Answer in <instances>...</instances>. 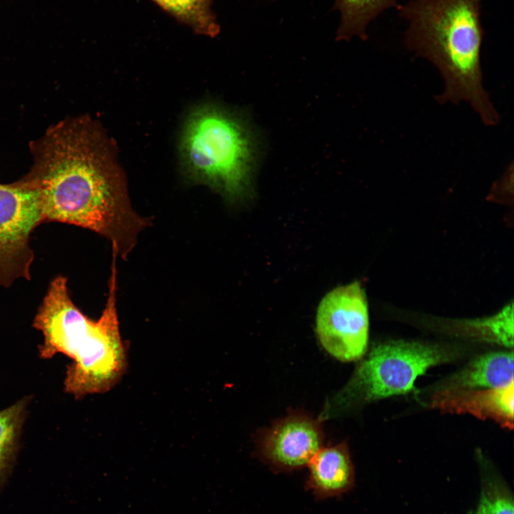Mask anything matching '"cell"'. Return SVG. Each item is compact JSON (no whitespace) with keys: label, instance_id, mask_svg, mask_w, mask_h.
<instances>
[{"label":"cell","instance_id":"9c48e42d","mask_svg":"<svg viewBox=\"0 0 514 514\" xmlns=\"http://www.w3.org/2000/svg\"><path fill=\"white\" fill-rule=\"evenodd\" d=\"M513 383L496 389H446L437 394L432 405L452 413H468L490 418L502 426L513 428Z\"/></svg>","mask_w":514,"mask_h":514},{"label":"cell","instance_id":"30bf717a","mask_svg":"<svg viewBox=\"0 0 514 514\" xmlns=\"http://www.w3.org/2000/svg\"><path fill=\"white\" fill-rule=\"evenodd\" d=\"M308 467L306 486L318 499L341 495L354 485L355 470L346 442L323 446Z\"/></svg>","mask_w":514,"mask_h":514},{"label":"cell","instance_id":"7c38bea8","mask_svg":"<svg viewBox=\"0 0 514 514\" xmlns=\"http://www.w3.org/2000/svg\"><path fill=\"white\" fill-rule=\"evenodd\" d=\"M398 4V0H336V7L341 13L337 39L349 40L357 36L366 40L369 24L385 11L396 9Z\"/></svg>","mask_w":514,"mask_h":514},{"label":"cell","instance_id":"5bb4252c","mask_svg":"<svg viewBox=\"0 0 514 514\" xmlns=\"http://www.w3.org/2000/svg\"><path fill=\"white\" fill-rule=\"evenodd\" d=\"M29 398L0 411V488L4 484L16 457Z\"/></svg>","mask_w":514,"mask_h":514},{"label":"cell","instance_id":"6da1fadb","mask_svg":"<svg viewBox=\"0 0 514 514\" xmlns=\"http://www.w3.org/2000/svg\"><path fill=\"white\" fill-rule=\"evenodd\" d=\"M33 164L19 180L39 196L44 222H61L104 236L126 260L151 223L132 207L108 138L87 116L67 118L30 143Z\"/></svg>","mask_w":514,"mask_h":514},{"label":"cell","instance_id":"3957f363","mask_svg":"<svg viewBox=\"0 0 514 514\" xmlns=\"http://www.w3.org/2000/svg\"><path fill=\"white\" fill-rule=\"evenodd\" d=\"M245 115L214 102L187 116L179 143L186 176L230 201L247 196L257 166L259 143Z\"/></svg>","mask_w":514,"mask_h":514},{"label":"cell","instance_id":"277c9868","mask_svg":"<svg viewBox=\"0 0 514 514\" xmlns=\"http://www.w3.org/2000/svg\"><path fill=\"white\" fill-rule=\"evenodd\" d=\"M453 353L438 346L394 341L373 348L343 391L345 401L368 402L414 388L416 378Z\"/></svg>","mask_w":514,"mask_h":514},{"label":"cell","instance_id":"8fae6325","mask_svg":"<svg viewBox=\"0 0 514 514\" xmlns=\"http://www.w3.org/2000/svg\"><path fill=\"white\" fill-rule=\"evenodd\" d=\"M513 383V352L480 356L453 378L447 389L502 388Z\"/></svg>","mask_w":514,"mask_h":514},{"label":"cell","instance_id":"7a4b0ae2","mask_svg":"<svg viewBox=\"0 0 514 514\" xmlns=\"http://www.w3.org/2000/svg\"><path fill=\"white\" fill-rule=\"evenodd\" d=\"M482 1L408 0L396 9L407 22L406 48L433 64L443 78L438 102H468L485 125L495 126L499 115L483 86Z\"/></svg>","mask_w":514,"mask_h":514},{"label":"cell","instance_id":"2e32d148","mask_svg":"<svg viewBox=\"0 0 514 514\" xmlns=\"http://www.w3.org/2000/svg\"><path fill=\"white\" fill-rule=\"evenodd\" d=\"M467 514H514L513 499L508 486L498 479H485L477 506Z\"/></svg>","mask_w":514,"mask_h":514},{"label":"cell","instance_id":"ba28073f","mask_svg":"<svg viewBox=\"0 0 514 514\" xmlns=\"http://www.w3.org/2000/svg\"><path fill=\"white\" fill-rule=\"evenodd\" d=\"M323 443L320 421L305 413L293 412L258 435L257 448L272 468L291 470L308 466Z\"/></svg>","mask_w":514,"mask_h":514},{"label":"cell","instance_id":"52a82bcc","mask_svg":"<svg viewBox=\"0 0 514 514\" xmlns=\"http://www.w3.org/2000/svg\"><path fill=\"white\" fill-rule=\"evenodd\" d=\"M368 327L367 302L358 282L335 288L319 304L317 336L323 348L338 361L351 362L363 357Z\"/></svg>","mask_w":514,"mask_h":514},{"label":"cell","instance_id":"5b68a950","mask_svg":"<svg viewBox=\"0 0 514 514\" xmlns=\"http://www.w3.org/2000/svg\"><path fill=\"white\" fill-rule=\"evenodd\" d=\"M117 256L112 254L107 301L95 328L67 367L65 390L76 398L113 388L127 368L116 307Z\"/></svg>","mask_w":514,"mask_h":514},{"label":"cell","instance_id":"4fadbf2b","mask_svg":"<svg viewBox=\"0 0 514 514\" xmlns=\"http://www.w3.org/2000/svg\"><path fill=\"white\" fill-rule=\"evenodd\" d=\"M198 34L214 37L220 26L211 10L212 0H151Z\"/></svg>","mask_w":514,"mask_h":514},{"label":"cell","instance_id":"9a60e30c","mask_svg":"<svg viewBox=\"0 0 514 514\" xmlns=\"http://www.w3.org/2000/svg\"><path fill=\"white\" fill-rule=\"evenodd\" d=\"M513 303H510L494 316L485 320L472 321L469 324L472 334L486 341L512 347L513 344Z\"/></svg>","mask_w":514,"mask_h":514},{"label":"cell","instance_id":"8992f818","mask_svg":"<svg viewBox=\"0 0 514 514\" xmlns=\"http://www.w3.org/2000/svg\"><path fill=\"white\" fill-rule=\"evenodd\" d=\"M44 222L38 192L20 180L0 184V285L30 279L34 229Z\"/></svg>","mask_w":514,"mask_h":514}]
</instances>
